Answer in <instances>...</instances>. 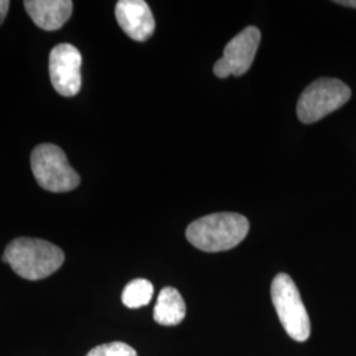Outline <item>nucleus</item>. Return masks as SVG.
I'll return each instance as SVG.
<instances>
[{
    "label": "nucleus",
    "mask_w": 356,
    "mask_h": 356,
    "mask_svg": "<svg viewBox=\"0 0 356 356\" xmlns=\"http://www.w3.org/2000/svg\"><path fill=\"white\" fill-rule=\"evenodd\" d=\"M260 40L261 33L256 26L243 29L226 45L223 57L214 65V74L218 78L245 74L254 63Z\"/></svg>",
    "instance_id": "423d86ee"
},
{
    "label": "nucleus",
    "mask_w": 356,
    "mask_h": 356,
    "mask_svg": "<svg viewBox=\"0 0 356 356\" xmlns=\"http://www.w3.org/2000/svg\"><path fill=\"white\" fill-rule=\"evenodd\" d=\"M24 7L33 23L44 31L60 29L73 13L70 0H26Z\"/></svg>",
    "instance_id": "1a4fd4ad"
},
{
    "label": "nucleus",
    "mask_w": 356,
    "mask_h": 356,
    "mask_svg": "<svg viewBox=\"0 0 356 356\" xmlns=\"http://www.w3.org/2000/svg\"><path fill=\"white\" fill-rule=\"evenodd\" d=\"M10 6H11V3L8 0H0V26L3 24V22H4L6 16H7V13L10 10Z\"/></svg>",
    "instance_id": "ddd939ff"
},
{
    "label": "nucleus",
    "mask_w": 356,
    "mask_h": 356,
    "mask_svg": "<svg viewBox=\"0 0 356 356\" xmlns=\"http://www.w3.org/2000/svg\"><path fill=\"white\" fill-rule=\"evenodd\" d=\"M31 168L38 185L51 193L74 191L81 182L64 151L54 144L38 145L31 154Z\"/></svg>",
    "instance_id": "20e7f679"
},
{
    "label": "nucleus",
    "mask_w": 356,
    "mask_h": 356,
    "mask_svg": "<svg viewBox=\"0 0 356 356\" xmlns=\"http://www.w3.org/2000/svg\"><path fill=\"white\" fill-rule=\"evenodd\" d=\"M86 356H138V353L135 348L123 342H113L94 347Z\"/></svg>",
    "instance_id": "f8f14e48"
},
{
    "label": "nucleus",
    "mask_w": 356,
    "mask_h": 356,
    "mask_svg": "<svg viewBox=\"0 0 356 356\" xmlns=\"http://www.w3.org/2000/svg\"><path fill=\"white\" fill-rule=\"evenodd\" d=\"M339 6H344V7H350V8H356V0H339L335 1Z\"/></svg>",
    "instance_id": "4468645a"
},
{
    "label": "nucleus",
    "mask_w": 356,
    "mask_h": 356,
    "mask_svg": "<svg viewBox=\"0 0 356 356\" xmlns=\"http://www.w3.org/2000/svg\"><path fill=\"white\" fill-rule=\"evenodd\" d=\"M250 222L236 213H216L202 216L189 225L186 239L204 252L229 251L245 239Z\"/></svg>",
    "instance_id": "f03ea898"
},
{
    "label": "nucleus",
    "mask_w": 356,
    "mask_h": 356,
    "mask_svg": "<svg viewBox=\"0 0 356 356\" xmlns=\"http://www.w3.org/2000/svg\"><path fill=\"white\" fill-rule=\"evenodd\" d=\"M186 316V304L176 288L166 286L159 297L153 310V319L163 326H177Z\"/></svg>",
    "instance_id": "9d476101"
},
{
    "label": "nucleus",
    "mask_w": 356,
    "mask_h": 356,
    "mask_svg": "<svg viewBox=\"0 0 356 356\" xmlns=\"http://www.w3.org/2000/svg\"><path fill=\"white\" fill-rule=\"evenodd\" d=\"M351 98V89L335 78H319L310 83L297 102V116L312 124L341 108Z\"/></svg>",
    "instance_id": "39448f33"
},
{
    "label": "nucleus",
    "mask_w": 356,
    "mask_h": 356,
    "mask_svg": "<svg viewBox=\"0 0 356 356\" xmlns=\"http://www.w3.org/2000/svg\"><path fill=\"white\" fill-rule=\"evenodd\" d=\"M153 297V285L145 279H136L128 282L122 293V301L129 309H139L148 305Z\"/></svg>",
    "instance_id": "9b49d317"
},
{
    "label": "nucleus",
    "mask_w": 356,
    "mask_h": 356,
    "mask_svg": "<svg viewBox=\"0 0 356 356\" xmlns=\"http://www.w3.org/2000/svg\"><path fill=\"white\" fill-rule=\"evenodd\" d=\"M1 260L13 272L26 279L38 281L49 277L63 267L64 251L51 242L35 238H17L10 243Z\"/></svg>",
    "instance_id": "f257e3e1"
},
{
    "label": "nucleus",
    "mask_w": 356,
    "mask_h": 356,
    "mask_svg": "<svg viewBox=\"0 0 356 356\" xmlns=\"http://www.w3.org/2000/svg\"><path fill=\"white\" fill-rule=\"evenodd\" d=\"M115 16L118 24L128 38L147 41L154 32V19L149 6L144 0H120L116 3Z\"/></svg>",
    "instance_id": "6e6552de"
},
{
    "label": "nucleus",
    "mask_w": 356,
    "mask_h": 356,
    "mask_svg": "<svg viewBox=\"0 0 356 356\" xmlns=\"http://www.w3.org/2000/svg\"><path fill=\"white\" fill-rule=\"evenodd\" d=\"M82 56L76 47L60 44L49 56V76L54 90L66 98L74 97L82 85Z\"/></svg>",
    "instance_id": "0eeeda50"
},
{
    "label": "nucleus",
    "mask_w": 356,
    "mask_h": 356,
    "mask_svg": "<svg viewBox=\"0 0 356 356\" xmlns=\"http://www.w3.org/2000/svg\"><path fill=\"white\" fill-rule=\"evenodd\" d=\"M270 297L286 334L297 342L307 341L312 331L310 318L301 294L289 275H276L270 285Z\"/></svg>",
    "instance_id": "7ed1b4c3"
}]
</instances>
